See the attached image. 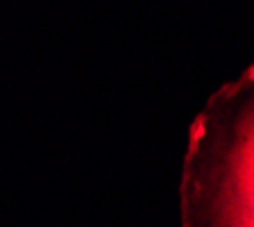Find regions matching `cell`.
<instances>
[{
    "instance_id": "1",
    "label": "cell",
    "mask_w": 254,
    "mask_h": 227,
    "mask_svg": "<svg viewBox=\"0 0 254 227\" xmlns=\"http://www.w3.org/2000/svg\"><path fill=\"white\" fill-rule=\"evenodd\" d=\"M220 223L222 227H254V102L238 118L225 157Z\"/></svg>"
}]
</instances>
